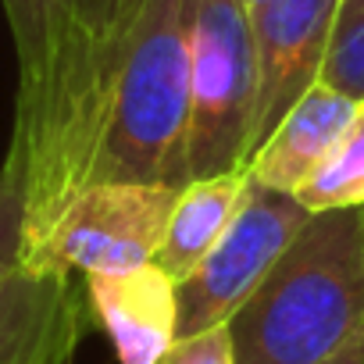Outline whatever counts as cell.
<instances>
[{
	"label": "cell",
	"instance_id": "52a82bcc",
	"mask_svg": "<svg viewBox=\"0 0 364 364\" xmlns=\"http://www.w3.org/2000/svg\"><path fill=\"white\" fill-rule=\"evenodd\" d=\"M339 4L343 0H268L250 11L257 50V111L250 154L275 132L282 114L311 86H318Z\"/></svg>",
	"mask_w": 364,
	"mask_h": 364
},
{
	"label": "cell",
	"instance_id": "7a4b0ae2",
	"mask_svg": "<svg viewBox=\"0 0 364 364\" xmlns=\"http://www.w3.org/2000/svg\"><path fill=\"white\" fill-rule=\"evenodd\" d=\"M225 325L236 364H328L364 339V208L311 215Z\"/></svg>",
	"mask_w": 364,
	"mask_h": 364
},
{
	"label": "cell",
	"instance_id": "30bf717a",
	"mask_svg": "<svg viewBox=\"0 0 364 364\" xmlns=\"http://www.w3.org/2000/svg\"><path fill=\"white\" fill-rule=\"evenodd\" d=\"M357 100L332 86H311L275 125V132L250 154L247 171L268 190L296 193L304 182L328 161L346 125L353 122Z\"/></svg>",
	"mask_w": 364,
	"mask_h": 364
},
{
	"label": "cell",
	"instance_id": "7c38bea8",
	"mask_svg": "<svg viewBox=\"0 0 364 364\" xmlns=\"http://www.w3.org/2000/svg\"><path fill=\"white\" fill-rule=\"evenodd\" d=\"M311 215L364 208V100H357L353 122L328 154V161L293 193Z\"/></svg>",
	"mask_w": 364,
	"mask_h": 364
},
{
	"label": "cell",
	"instance_id": "9c48e42d",
	"mask_svg": "<svg viewBox=\"0 0 364 364\" xmlns=\"http://www.w3.org/2000/svg\"><path fill=\"white\" fill-rule=\"evenodd\" d=\"M175 279L154 261L132 272L86 275V307L107 332L118 364H157L178 339Z\"/></svg>",
	"mask_w": 364,
	"mask_h": 364
},
{
	"label": "cell",
	"instance_id": "5b68a950",
	"mask_svg": "<svg viewBox=\"0 0 364 364\" xmlns=\"http://www.w3.org/2000/svg\"><path fill=\"white\" fill-rule=\"evenodd\" d=\"M178 190L168 182H93L26 250L22 264L68 275L143 268L161 250Z\"/></svg>",
	"mask_w": 364,
	"mask_h": 364
},
{
	"label": "cell",
	"instance_id": "4fadbf2b",
	"mask_svg": "<svg viewBox=\"0 0 364 364\" xmlns=\"http://www.w3.org/2000/svg\"><path fill=\"white\" fill-rule=\"evenodd\" d=\"M26 254V171L15 146L0 164V279H8Z\"/></svg>",
	"mask_w": 364,
	"mask_h": 364
},
{
	"label": "cell",
	"instance_id": "5bb4252c",
	"mask_svg": "<svg viewBox=\"0 0 364 364\" xmlns=\"http://www.w3.org/2000/svg\"><path fill=\"white\" fill-rule=\"evenodd\" d=\"M157 364H236L229 325H215L208 332L175 339V346Z\"/></svg>",
	"mask_w": 364,
	"mask_h": 364
},
{
	"label": "cell",
	"instance_id": "3957f363",
	"mask_svg": "<svg viewBox=\"0 0 364 364\" xmlns=\"http://www.w3.org/2000/svg\"><path fill=\"white\" fill-rule=\"evenodd\" d=\"M193 0H146L114 90L93 182H190Z\"/></svg>",
	"mask_w": 364,
	"mask_h": 364
},
{
	"label": "cell",
	"instance_id": "2e32d148",
	"mask_svg": "<svg viewBox=\"0 0 364 364\" xmlns=\"http://www.w3.org/2000/svg\"><path fill=\"white\" fill-rule=\"evenodd\" d=\"M261 4H268V0H243V8H247V11H254V8H261Z\"/></svg>",
	"mask_w": 364,
	"mask_h": 364
},
{
	"label": "cell",
	"instance_id": "6da1fadb",
	"mask_svg": "<svg viewBox=\"0 0 364 364\" xmlns=\"http://www.w3.org/2000/svg\"><path fill=\"white\" fill-rule=\"evenodd\" d=\"M18 58L26 250L90 186L146 0H0ZM26 257V254H22Z\"/></svg>",
	"mask_w": 364,
	"mask_h": 364
},
{
	"label": "cell",
	"instance_id": "ba28073f",
	"mask_svg": "<svg viewBox=\"0 0 364 364\" xmlns=\"http://www.w3.org/2000/svg\"><path fill=\"white\" fill-rule=\"evenodd\" d=\"M82 304L68 272L18 264L0 279V364H72Z\"/></svg>",
	"mask_w": 364,
	"mask_h": 364
},
{
	"label": "cell",
	"instance_id": "277c9868",
	"mask_svg": "<svg viewBox=\"0 0 364 364\" xmlns=\"http://www.w3.org/2000/svg\"><path fill=\"white\" fill-rule=\"evenodd\" d=\"M257 111V50L243 0H193L190 178L247 168Z\"/></svg>",
	"mask_w": 364,
	"mask_h": 364
},
{
	"label": "cell",
	"instance_id": "9a60e30c",
	"mask_svg": "<svg viewBox=\"0 0 364 364\" xmlns=\"http://www.w3.org/2000/svg\"><path fill=\"white\" fill-rule=\"evenodd\" d=\"M328 364H364V339H357V343H350L336 360H328Z\"/></svg>",
	"mask_w": 364,
	"mask_h": 364
},
{
	"label": "cell",
	"instance_id": "8fae6325",
	"mask_svg": "<svg viewBox=\"0 0 364 364\" xmlns=\"http://www.w3.org/2000/svg\"><path fill=\"white\" fill-rule=\"evenodd\" d=\"M247 190H250L247 168L190 178L178 190V200L171 208V218H168V229H164L154 264L164 268L175 282H182L208 257V250L222 240V232L243 208Z\"/></svg>",
	"mask_w": 364,
	"mask_h": 364
},
{
	"label": "cell",
	"instance_id": "8992f818",
	"mask_svg": "<svg viewBox=\"0 0 364 364\" xmlns=\"http://www.w3.org/2000/svg\"><path fill=\"white\" fill-rule=\"evenodd\" d=\"M311 211L282 190H268L250 178V190L222 240L208 257L175 286L178 296V339L225 325L236 307L261 286L272 264L300 236Z\"/></svg>",
	"mask_w": 364,
	"mask_h": 364
}]
</instances>
